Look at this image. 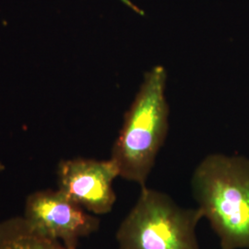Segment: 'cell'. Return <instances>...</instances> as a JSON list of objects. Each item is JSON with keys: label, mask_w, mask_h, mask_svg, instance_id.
<instances>
[{"label": "cell", "mask_w": 249, "mask_h": 249, "mask_svg": "<svg viewBox=\"0 0 249 249\" xmlns=\"http://www.w3.org/2000/svg\"><path fill=\"white\" fill-rule=\"evenodd\" d=\"M118 177L112 159L75 158L61 160L57 167L58 189L94 215L112 212L116 201L113 184Z\"/></svg>", "instance_id": "obj_5"}, {"label": "cell", "mask_w": 249, "mask_h": 249, "mask_svg": "<svg viewBox=\"0 0 249 249\" xmlns=\"http://www.w3.org/2000/svg\"><path fill=\"white\" fill-rule=\"evenodd\" d=\"M199 211L186 209L166 193L147 187L116 231L118 249H199Z\"/></svg>", "instance_id": "obj_3"}, {"label": "cell", "mask_w": 249, "mask_h": 249, "mask_svg": "<svg viewBox=\"0 0 249 249\" xmlns=\"http://www.w3.org/2000/svg\"><path fill=\"white\" fill-rule=\"evenodd\" d=\"M0 249H70L36 231L22 216L0 221Z\"/></svg>", "instance_id": "obj_6"}, {"label": "cell", "mask_w": 249, "mask_h": 249, "mask_svg": "<svg viewBox=\"0 0 249 249\" xmlns=\"http://www.w3.org/2000/svg\"><path fill=\"white\" fill-rule=\"evenodd\" d=\"M36 231L77 249L81 238L98 231L100 220L58 188L36 191L27 196L22 216Z\"/></svg>", "instance_id": "obj_4"}, {"label": "cell", "mask_w": 249, "mask_h": 249, "mask_svg": "<svg viewBox=\"0 0 249 249\" xmlns=\"http://www.w3.org/2000/svg\"><path fill=\"white\" fill-rule=\"evenodd\" d=\"M121 1L124 3V5H126L128 8H130L132 10H134L135 12H137V13H139L141 15L143 14L142 10H141L138 7H136V5L133 4L130 0H121Z\"/></svg>", "instance_id": "obj_7"}, {"label": "cell", "mask_w": 249, "mask_h": 249, "mask_svg": "<svg viewBox=\"0 0 249 249\" xmlns=\"http://www.w3.org/2000/svg\"><path fill=\"white\" fill-rule=\"evenodd\" d=\"M166 82L167 72L162 66L145 73L112 148L110 159L115 161L119 177L142 187H146L168 133Z\"/></svg>", "instance_id": "obj_2"}, {"label": "cell", "mask_w": 249, "mask_h": 249, "mask_svg": "<svg viewBox=\"0 0 249 249\" xmlns=\"http://www.w3.org/2000/svg\"><path fill=\"white\" fill-rule=\"evenodd\" d=\"M191 189L221 249H249V158L209 154L194 171Z\"/></svg>", "instance_id": "obj_1"}]
</instances>
